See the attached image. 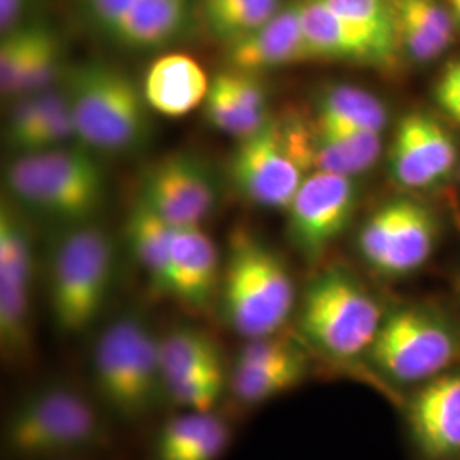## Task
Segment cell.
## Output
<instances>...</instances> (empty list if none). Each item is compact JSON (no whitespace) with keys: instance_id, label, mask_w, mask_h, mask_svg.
<instances>
[{"instance_id":"obj_1","label":"cell","mask_w":460,"mask_h":460,"mask_svg":"<svg viewBox=\"0 0 460 460\" xmlns=\"http://www.w3.org/2000/svg\"><path fill=\"white\" fill-rule=\"evenodd\" d=\"M91 367L99 397L121 420H142L167 399L159 338L138 314H123L106 326Z\"/></svg>"},{"instance_id":"obj_2","label":"cell","mask_w":460,"mask_h":460,"mask_svg":"<svg viewBox=\"0 0 460 460\" xmlns=\"http://www.w3.org/2000/svg\"><path fill=\"white\" fill-rule=\"evenodd\" d=\"M222 283V313L246 340L277 334L296 304V285L279 254L247 234H235Z\"/></svg>"},{"instance_id":"obj_3","label":"cell","mask_w":460,"mask_h":460,"mask_svg":"<svg viewBox=\"0 0 460 460\" xmlns=\"http://www.w3.org/2000/svg\"><path fill=\"white\" fill-rule=\"evenodd\" d=\"M106 428L96 406L64 384L45 385L24 397L4 429L5 448L19 459H55L96 448Z\"/></svg>"},{"instance_id":"obj_4","label":"cell","mask_w":460,"mask_h":460,"mask_svg":"<svg viewBox=\"0 0 460 460\" xmlns=\"http://www.w3.org/2000/svg\"><path fill=\"white\" fill-rule=\"evenodd\" d=\"M66 93L75 135L102 152L137 147L148 130V106L132 79L115 66L89 64L72 72Z\"/></svg>"},{"instance_id":"obj_5","label":"cell","mask_w":460,"mask_h":460,"mask_svg":"<svg viewBox=\"0 0 460 460\" xmlns=\"http://www.w3.org/2000/svg\"><path fill=\"white\" fill-rule=\"evenodd\" d=\"M382 326L377 302L341 270L319 275L300 309L304 336L332 360L348 362L370 351Z\"/></svg>"},{"instance_id":"obj_6","label":"cell","mask_w":460,"mask_h":460,"mask_svg":"<svg viewBox=\"0 0 460 460\" xmlns=\"http://www.w3.org/2000/svg\"><path fill=\"white\" fill-rule=\"evenodd\" d=\"M7 182L22 203L70 222H83L94 214L106 188L98 161L66 148L21 154L7 171Z\"/></svg>"},{"instance_id":"obj_7","label":"cell","mask_w":460,"mask_h":460,"mask_svg":"<svg viewBox=\"0 0 460 460\" xmlns=\"http://www.w3.org/2000/svg\"><path fill=\"white\" fill-rule=\"evenodd\" d=\"M113 279V244L98 227H77L60 241L49 273V302L57 328L79 334L102 311Z\"/></svg>"},{"instance_id":"obj_8","label":"cell","mask_w":460,"mask_h":460,"mask_svg":"<svg viewBox=\"0 0 460 460\" xmlns=\"http://www.w3.org/2000/svg\"><path fill=\"white\" fill-rule=\"evenodd\" d=\"M311 163V135L296 123L266 119L261 128L241 138L232 155L230 174L251 201L288 208Z\"/></svg>"},{"instance_id":"obj_9","label":"cell","mask_w":460,"mask_h":460,"mask_svg":"<svg viewBox=\"0 0 460 460\" xmlns=\"http://www.w3.org/2000/svg\"><path fill=\"white\" fill-rule=\"evenodd\" d=\"M33 246L28 227L11 207L0 214V349L9 365H22L33 351L31 329Z\"/></svg>"},{"instance_id":"obj_10","label":"cell","mask_w":460,"mask_h":460,"mask_svg":"<svg viewBox=\"0 0 460 460\" xmlns=\"http://www.w3.org/2000/svg\"><path fill=\"white\" fill-rule=\"evenodd\" d=\"M372 357L382 372L399 382L437 377L456 362L459 346L438 321L418 311H399L382 321Z\"/></svg>"},{"instance_id":"obj_11","label":"cell","mask_w":460,"mask_h":460,"mask_svg":"<svg viewBox=\"0 0 460 460\" xmlns=\"http://www.w3.org/2000/svg\"><path fill=\"white\" fill-rule=\"evenodd\" d=\"M365 261L384 275L411 273L427 261L435 244V224L421 205L397 199L370 217L360 234Z\"/></svg>"},{"instance_id":"obj_12","label":"cell","mask_w":460,"mask_h":460,"mask_svg":"<svg viewBox=\"0 0 460 460\" xmlns=\"http://www.w3.org/2000/svg\"><path fill=\"white\" fill-rule=\"evenodd\" d=\"M355 201L351 178L321 171L307 176L287 208L294 244L309 258L319 256L345 229Z\"/></svg>"},{"instance_id":"obj_13","label":"cell","mask_w":460,"mask_h":460,"mask_svg":"<svg viewBox=\"0 0 460 460\" xmlns=\"http://www.w3.org/2000/svg\"><path fill=\"white\" fill-rule=\"evenodd\" d=\"M140 198L174 227H188L199 226L214 210L217 191L197 159L172 155L148 171Z\"/></svg>"},{"instance_id":"obj_14","label":"cell","mask_w":460,"mask_h":460,"mask_svg":"<svg viewBox=\"0 0 460 460\" xmlns=\"http://www.w3.org/2000/svg\"><path fill=\"white\" fill-rule=\"evenodd\" d=\"M456 159V142L438 119L425 113L401 119L391 152L393 174L401 186H433L452 171Z\"/></svg>"},{"instance_id":"obj_15","label":"cell","mask_w":460,"mask_h":460,"mask_svg":"<svg viewBox=\"0 0 460 460\" xmlns=\"http://www.w3.org/2000/svg\"><path fill=\"white\" fill-rule=\"evenodd\" d=\"M307 60L315 55L304 33L300 0L281 5L260 28L227 43L229 68L251 74Z\"/></svg>"},{"instance_id":"obj_16","label":"cell","mask_w":460,"mask_h":460,"mask_svg":"<svg viewBox=\"0 0 460 460\" xmlns=\"http://www.w3.org/2000/svg\"><path fill=\"white\" fill-rule=\"evenodd\" d=\"M410 425L429 459L460 456V374L433 378L410 404Z\"/></svg>"},{"instance_id":"obj_17","label":"cell","mask_w":460,"mask_h":460,"mask_svg":"<svg viewBox=\"0 0 460 460\" xmlns=\"http://www.w3.org/2000/svg\"><path fill=\"white\" fill-rule=\"evenodd\" d=\"M220 283L218 251L199 226L178 227L171 252L169 296L193 309H207Z\"/></svg>"},{"instance_id":"obj_18","label":"cell","mask_w":460,"mask_h":460,"mask_svg":"<svg viewBox=\"0 0 460 460\" xmlns=\"http://www.w3.org/2000/svg\"><path fill=\"white\" fill-rule=\"evenodd\" d=\"M210 81L197 60L172 53L148 68L144 96L148 106L164 116H184L207 98Z\"/></svg>"},{"instance_id":"obj_19","label":"cell","mask_w":460,"mask_h":460,"mask_svg":"<svg viewBox=\"0 0 460 460\" xmlns=\"http://www.w3.org/2000/svg\"><path fill=\"white\" fill-rule=\"evenodd\" d=\"M304 33L315 58L387 64L377 45L321 0H300Z\"/></svg>"},{"instance_id":"obj_20","label":"cell","mask_w":460,"mask_h":460,"mask_svg":"<svg viewBox=\"0 0 460 460\" xmlns=\"http://www.w3.org/2000/svg\"><path fill=\"white\" fill-rule=\"evenodd\" d=\"M230 428L212 411H184L167 420L155 440V460H218Z\"/></svg>"},{"instance_id":"obj_21","label":"cell","mask_w":460,"mask_h":460,"mask_svg":"<svg viewBox=\"0 0 460 460\" xmlns=\"http://www.w3.org/2000/svg\"><path fill=\"white\" fill-rule=\"evenodd\" d=\"M399 45L414 62H431L454 40V16L440 0H394Z\"/></svg>"},{"instance_id":"obj_22","label":"cell","mask_w":460,"mask_h":460,"mask_svg":"<svg viewBox=\"0 0 460 460\" xmlns=\"http://www.w3.org/2000/svg\"><path fill=\"white\" fill-rule=\"evenodd\" d=\"M176 229L144 198L135 203L127 222V239L133 256L147 273L152 287L163 294H169L171 252Z\"/></svg>"},{"instance_id":"obj_23","label":"cell","mask_w":460,"mask_h":460,"mask_svg":"<svg viewBox=\"0 0 460 460\" xmlns=\"http://www.w3.org/2000/svg\"><path fill=\"white\" fill-rule=\"evenodd\" d=\"M190 21L188 0H140L110 38L130 49H159L174 41Z\"/></svg>"},{"instance_id":"obj_24","label":"cell","mask_w":460,"mask_h":460,"mask_svg":"<svg viewBox=\"0 0 460 460\" xmlns=\"http://www.w3.org/2000/svg\"><path fill=\"white\" fill-rule=\"evenodd\" d=\"M380 150V133L315 125V132L311 135V163L321 172L353 178L376 164Z\"/></svg>"},{"instance_id":"obj_25","label":"cell","mask_w":460,"mask_h":460,"mask_svg":"<svg viewBox=\"0 0 460 460\" xmlns=\"http://www.w3.org/2000/svg\"><path fill=\"white\" fill-rule=\"evenodd\" d=\"M387 111L380 99L355 85H334L319 101L317 127L382 133Z\"/></svg>"},{"instance_id":"obj_26","label":"cell","mask_w":460,"mask_h":460,"mask_svg":"<svg viewBox=\"0 0 460 460\" xmlns=\"http://www.w3.org/2000/svg\"><path fill=\"white\" fill-rule=\"evenodd\" d=\"M159 357L165 385L214 367H224L220 348L214 340L199 329L186 326L171 329L159 338Z\"/></svg>"},{"instance_id":"obj_27","label":"cell","mask_w":460,"mask_h":460,"mask_svg":"<svg viewBox=\"0 0 460 460\" xmlns=\"http://www.w3.org/2000/svg\"><path fill=\"white\" fill-rule=\"evenodd\" d=\"M279 7V0H199L207 26L226 43L254 31Z\"/></svg>"},{"instance_id":"obj_28","label":"cell","mask_w":460,"mask_h":460,"mask_svg":"<svg viewBox=\"0 0 460 460\" xmlns=\"http://www.w3.org/2000/svg\"><path fill=\"white\" fill-rule=\"evenodd\" d=\"M332 13L367 34L387 62L394 58L399 45L394 0H321Z\"/></svg>"},{"instance_id":"obj_29","label":"cell","mask_w":460,"mask_h":460,"mask_svg":"<svg viewBox=\"0 0 460 460\" xmlns=\"http://www.w3.org/2000/svg\"><path fill=\"white\" fill-rule=\"evenodd\" d=\"M305 365V360H298L268 368L232 367L229 374L230 393L244 404H261L271 401L294 389L304 380Z\"/></svg>"},{"instance_id":"obj_30","label":"cell","mask_w":460,"mask_h":460,"mask_svg":"<svg viewBox=\"0 0 460 460\" xmlns=\"http://www.w3.org/2000/svg\"><path fill=\"white\" fill-rule=\"evenodd\" d=\"M40 22H28L9 33L2 34L0 87L4 96H19L21 84L40 33Z\"/></svg>"},{"instance_id":"obj_31","label":"cell","mask_w":460,"mask_h":460,"mask_svg":"<svg viewBox=\"0 0 460 460\" xmlns=\"http://www.w3.org/2000/svg\"><path fill=\"white\" fill-rule=\"evenodd\" d=\"M229 377L224 367H214L190 377L178 378L165 385L167 399L184 408V411H212L224 394Z\"/></svg>"},{"instance_id":"obj_32","label":"cell","mask_w":460,"mask_h":460,"mask_svg":"<svg viewBox=\"0 0 460 460\" xmlns=\"http://www.w3.org/2000/svg\"><path fill=\"white\" fill-rule=\"evenodd\" d=\"M62 68V41L58 34L51 31L49 26L41 24L34 43L31 60L26 68L21 84L19 96L41 93L55 85V79Z\"/></svg>"},{"instance_id":"obj_33","label":"cell","mask_w":460,"mask_h":460,"mask_svg":"<svg viewBox=\"0 0 460 460\" xmlns=\"http://www.w3.org/2000/svg\"><path fill=\"white\" fill-rule=\"evenodd\" d=\"M205 115L217 130L227 133L232 137L246 138L251 133L256 132L263 125L254 123L249 116L237 106V102L230 96L226 85L215 75L210 83L207 98H205Z\"/></svg>"},{"instance_id":"obj_34","label":"cell","mask_w":460,"mask_h":460,"mask_svg":"<svg viewBox=\"0 0 460 460\" xmlns=\"http://www.w3.org/2000/svg\"><path fill=\"white\" fill-rule=\"evenodd\" d=\"M305 360L304 355L290 341L277 338V334L247 340L243 346L232 367H247V368H263V367H279L287 363Z\"/></svg>"},{"instance_id":"obj_35","label":"cell","mask_w":460,"mask_h":460,"mask_svg":"<svg viewBox=\"0 0 460 460\" xmlns=\"http://www.w3.org/2000/svg\"><path fill=\"white\" fill-rule=\"evenodd\" d=\"M220 83L226 85L230 96L237 102V106L246 113L254 123L264 125L266 115V94L263 85L251 72H243L229 68L217 74Z\"/></svg>"},{"instance_id":"obj_36","label":"cell","mask_w":460,"mask_h":460,"mask_svg":"<svg viewBox=\"0 0 460 460\" xmlns=\"http://www.w3.org/2000/svg\"><path fill=\"white\" fill-rule=\"evenodd\" d=\"M138 2L140 0H77L84 16L106 36L111 34L116 24L127 16Z\"/></svg>"},{"instance_id":"obj_37","label":"cell","mask_w":460,"mask_h":460,"mask_svg":"<svg viewBox=\"0 0 460 460\" xmlns=\"http://www.w3.org/2000/svg\"><path fill=\"white\" fill-rule=\"evenodd\" d=\"M435 98L445 115L460 125V58L445 66L435 89Z\"/></svg>"},{"instance_id":"obj_38","label":"cell","mask_w":460,"mask_h":460,"mask_svg":"<svg viewBox=\"0 0 460 460\" xmlns=\"http://www.w3.org/2000/svg\"><path fill=\"white\" fill-rule=\"evenodd\" d=\"M36 0H0V31L9 33L22 24L31 13Z\"/></svg>"},{"instance_id":"obj_39","label":"cell","mask_w":460,"mask_h":460,"mask_svg":"<svg viewBox=\"0 0 460 460\" xmlns=\"http://www.w3.org/2000/svg\"><path fill=\"white\" fill-rule=\"evenodd\" d=\"M448 4H450V7H452V13H454V16L460 22V0H448Z\"/></svg>"}]
</instances>
